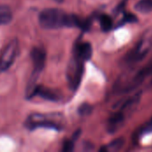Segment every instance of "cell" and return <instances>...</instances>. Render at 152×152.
I'll return each instance as SVG.
<instances>
[{
    "instance_id": "7a4b0ae2",
    "label": "cell",
    "mask_w": 152,
    "mask_h": 152,
    "mask_svg": "<svg viewBox=\"0 0 152 152\" xmlns=\"http://www.w3.org/2000/svg\"><path fill=\"white\" fill-rule=\"evenodd\" d=\"M60 113L38 114L35 113L28 117L25 126L29 130L37 128H49L56 131H61L63 128V124Z\"/></svg>"
},
{
    "instance_id": "8fae6325",
    "label": "cell",
    "mask_w": 152,
    "mask_h": 152,
    "mask_svg": "<svg viewBox=\"0 0 152 152\" xmlns=\"http://www.w3.org/2000/svg\"><path fill=\"white\" fill-rule=\"evenodd\" d=\"M12 20V12L11 8L4 4H0V26L6 25Z\"/></svg>"
},
{
    "instance_id": "4fadbf2b",
    "label": "cell",
    "mask_w": 152,
    "mask_h": 152,
    "mask_svg": "<svg viewBox=\"0 0 152 152\" xmlns=\"http://www.w3.org/2000/svg\"><path fill=\"white\" fill-rule=\"evenodd\" d=\"M125 144V141L123 138H118L114 141H112L108 146L103 147L101 149L102 151H118L119 150H121V148L124 146Z\"/></svg>"
},
{
    "instance_id": "5bb4252c",
    "label": "cell",
    "mask_w": 152,
    "mask_h": 152,
    "mask_svg": "<svg viewBox=\"0 0 152 152\" xmlns=\"http://www.w3.org/2000/svg\"><path fill=\"white\" fill-rule=\"evenodd\" d=\"M135 9L142 13L151 12L152 11V0H139L135 4Z\"/></svg>"
},
{
    "instance_id": "6da1fadb",
    "label": "cell",
    "mask_w": 152,
    "mask_h": 152,
    "mask_svg": "<svg viewBox=\"0 0 152 152\" xmlns=\"http://www.w3.org/2000/svg\"><path fill=\"white\" fill-rule=\"evenodd\" d=\"M40 26L45 29H57L61 28H79L87 30L90 27L88 20H83L77 15L67 13L61 9L48 8L43 10L39 16Z\"/></svg>"
},
{
    "instance_id": "3957f363",
    "label": "cell",
    "mask_w": 152,
    "mask_h": 152,
    "mask_svg": "<svg viewBox=\"0 0 152 152\" xmlns=\"http://www.w3.org/2000/svg\"><path fill=\"white\" fill-rule=\"evenodd\" d=\"M30 57L33 63V70L31 77L28 81V85L27 87V95L32 91V89L37 85V80L41 73V71L44 69L45 61H46V52L44 49V47L41 46H35L30 53Z\"/></svg>"
},
{
    "instance_id": "9c48e42d",
    "label": "cell",
    "mask_w": 152,
    "mask_h": 152,
    "mask_svg": "<svg viewBox=\"0 0 152 152\" xmlns=\"http://www.w3.org/2000/svg\"><path fill=\"white\" fill-rule=\"evenodd\" d=\"M126 115L121 111L120 110L118 111H116L114 114H112L107 122V131L109 134H115L117 133L125 124Z\"/></svg>"
},
{
    "instance_id": "ac0fdd59",
    "label": "cell",
    "mask_w": 152,
    "mask_h": 152,
    "mask_svg": "<svg viewBox=\"0 0 152 152\" xmlns=\"http://www.w3.org/2000/svg\"><path fill=\"white\" fill-rule=\"evenodd\" d=\"M124 20L126 22H134L137 21V18L132 13H126L124 17Z\"/></svg>"
},
{
    "instance_id": "5b68a950",
    "label": "cell",
    "mask_w": 152,
    "mask_h": 152,
    "mask_svg": "<svg viewBox=\"0 0 152 152\" xmlns=\"http://www.w3.org/2000/svg\"><path fill=\"white\" fill-rule=\"evenodd\" d=\"M20 52L19 41L14 38L11 40L0 53V72L7 70L14 62Z\"/></svg>"
},
{
    "instance_id": "e0dca14e",
    "label": "cell",
    "mask_w": 152,
    "mask_h": 152,
    "mask_svg": "<svg viewBox=\"0 0 152 152\" xmlns=\"http://www.w3.org/2000/svg\"><path fill=\"white\" fill-rule=\"evenodd\" d=\"M74 139H70V140H67L64 142L63 143V147H62V151L65 152H70L74 150Z\"/></svg>"
},
{
    "instance_id": "52a82bcc",
    "label": "cell",
    "mask_w": 152,
    "mask_h": 152,
    "mask_svg": "<svg viewBox=\"0 0 152 152\" xmlns=\"http://www.w3.org/2000/svg\"><path fill=\"white\" fill-rule=\"evenodd\" d=\"M152 75V62H150L148 65L141 69L135 75L134 77L128 82V84L121 88V93H129L133 91L134 89L137 88L139 86L142 84V82L147 78L148 77Z\"/></svg>"
},
{
    "instance_id": "8992f818",
    "label": "cell",
    "mask_w": 152,
    "mask_h": 152,
    "mask_svg": "<svg viewBox=\"0 0 152 152\" xmlns=\"http://www.w3.org/2000/svg\"><path fill=\"white\" fill-rule=\"evenodd\" d=\"M40 97L46 101L51 102H60L61 100V94L58 90H54L53 88L45 87L44 86L36 85L32 91L27 95L28 99H31L32 97Z\"/></svg>"
},
{
    "instance_id": "30bf717a",
    "label": "cell",
    "mask_w": 152,
    "mask_h": 152,
    "mask_svg": "<svg viewBox=\"0 0 152 152\" xmlns=\"http://www.w3.org/2000/svg\"><path fill=\"white\" fill-rule=\"evenodd\" d=\"M93 55V48L88 42H77L73 49V56L86 61L91 59Z\"/></svg>"
},
{
    "instance_id": "ba28073f",
    "label": "cell",
    "mask_w": 152,
    "mask_h": 152,
    "mask_svg": "<svg viewBox=\"0 0 152 152\" xmlns=\"http://www.w3.org/2000/svg\"><path fill=\"white\" fill-rule=\"evenodd\" d=\"M150 50V45L142 39L133 49H131L124 58L126 64H134L142 61Z\"/></svg>"
},
{
    "instance_id": "9a60e30c",
    "label": "cell",
    "mask_w": 152,
    "mask_h": 152,
    "mask_svg": "<svg viewBox=\"0 0 152 152\" xmlns=\"http://www.w3.org/2000/svg\"><path fill=\"white\" fill-rule=\"evenodd\" d=\"M100 24H101V28L103 31L107 32L109 31L111 28H112V25H113V21H112V19L107 15V14H102L101 17H100Z\"/></svg>"
},
{
    "instance_id": "277c9868",
    "label": "cell",
    "mask_w": 152,
    "mask_h": 152,
    "mask_svg": "<svg viewBox=\"0 0 152 152\" xmlns=\"http://www.w3.org/2000/svg\"><path fill=\"white\" fill-rule=\"evenodd\" d=\"M84 64L85 61L75 56H72L69 61L67 69V80L69 88L73 91H76L80 86L85 69Z\"/></svg>"
},
{
    "instance_id": "2e32d148",
    "label": "cell",
    "mask_w": 152,
    "mask_h": 152,
    "mask_svg": "<svg viewBox=\"0 0 152 152\" xmlns=\"http://www.w3.org/2000/svg\"><path fill=\"white\" fill-rule=\"evenodd\" d=\"M92 110H93L92 106L89 105V104H87V103L82 104V105L79 107V109H78L79 114H80L81 116H87V115H89V114L92 112Z\"/></svg>"
},
{
    "instance_id": "d6986e66",
    "label": "cell",
    "mask_w": 152,
    "mask_h": 152,
    "mask_svg": "<svg viewBox=\"0 0 152 152\" xmlns=\"http://www.w3.org/2000/svg\"><path fill=\"white\" fill-rule=\"evenodd\" d=\"M57 1H62V0H57Z\"/></svg>"
},
{
    "instance_id": "7c38bea8",
    "label": "cell",
    "mask_w": 152,
    "mask_h": 152,
    "mask_svg": "<svg viewBox=\"0 0 152 152\" xmlns=\"http://www.w3.org/2000/svg\"><path fill=\"white\" fill-rule=\"evenodd\" d=\"M152 133V118L150 119L147 123H145L142 126H141L139 128V130H137V132L134 133V136H133V140L134 142L136 143L139 141V138L143 135V134H148Z\"/></svg>"
}]
</instances>
